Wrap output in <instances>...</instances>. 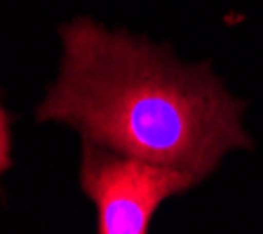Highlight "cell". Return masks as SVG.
I'll return each mask as SVG.
<instances>
[{"label": "cell", "instance_id": "obj_1", "mask_svg": "<svg viewBox=\"0 0 263 234\" xmlns=\"http://www.w3.org/2000/svg\"><path fill=\"white\" fill-rule=\"evenodd\" d=\"M59 77L38 105L40 122H66L85 141L191 171L202 183L230 150L252 147L235 98L212 66L181 63L170 47L87 16L59 28Z\"/></svg>", "mask_w": 263, "mask_h": 234}, {"label": "cell", "instance_id": "obj_2", "mask_svg": "<svg viewBox=\"0 0 263 234\" xmlns=\"http://www.w3.org/2000/svg\"><path fill=\"white\" fill-rule=\"evenodd\" d=\"M80 185L97 206L99 234H146L160 204L200 185V178L82 138Z\"/></svg>", "mask_w": 263, "mask_h": 234}, {"label": "cell", "instance_id": "obj_3", "mask_svg": "<svg viewBox=\"0 0 263 234\" xmlns=\"http://www.w3.org/2000/svg\"><path fill=\"white\" fill-rule=\"evenodd\" d=\"M10 124H7V113L0 105V176L10 169Z\"/></svg>", "mask_w": 263, "mask_h": 234}]
</instances>
